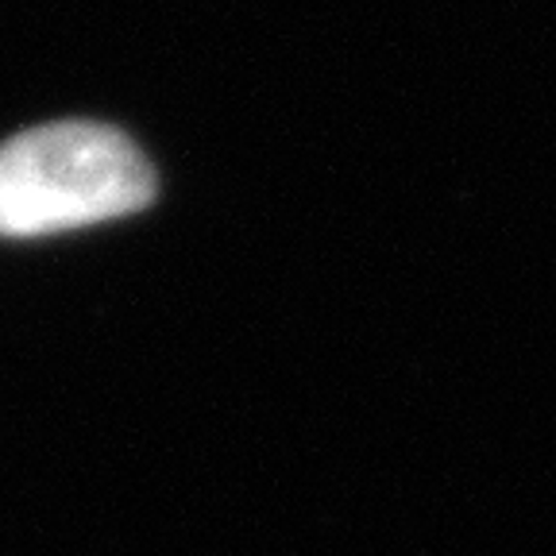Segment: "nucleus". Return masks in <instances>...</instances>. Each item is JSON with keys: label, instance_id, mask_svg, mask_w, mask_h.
<instances>
[{"label": "nucleus", "instance_id": "f257e3e1", "mask_svg": "<svg viewBox=\"0 0 556 556\" xmlns=\"http://www.w3.org/2000/svg\"><path fill=\"white\" fill-rule=\"evenodd\" d=\"M155 170L109 124H43L0 148V236H47L139 213Z\"/></svg>", "mask_w": 556, "mask_h": 556}]
</instances>
